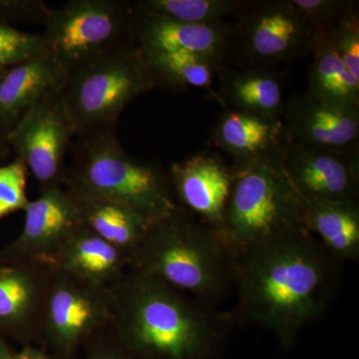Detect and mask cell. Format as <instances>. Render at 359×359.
<instances>
[{"label": "cell", "mask_w": 359, "mask_h": 359, "mask_svg": "<svg viewBox=\"0 0 359 359\" xmlns=\"http://www.w3.org/2000/svg\"><path fill=\"white\" fill-rule=\"evenodd\" d=\"M50 266L84 282L112 289L129 271L131 257L82 224L59 245Z\"/></svg>", "instance_id": "obj_17"}, {"label": "cell", "mask_w": 359, "mask_h": 359, "mask_svg": "<svg viewBox=\"0 0 359 359\" xmlns=\"http://www.w3.org/2000/svg\"><path fill=\"white\" fill-rule=\"evenodd\" d=\"M236 268L237 252L224 233L181 207L150 226L130 266L216 306L235 290Z\"/></svg>", "instance_id": "obj_3"}, {"label": "cell", "mask_w": 359, "mask_h": 359, "mask_svg": "<svg viewBox=\"0 0 359 359\" xmlns=\"http://www.w3.org/2000/svg\"><path fill=\"white\" fill-rule=\"evenodd\" d=\"M67 189L76 200L84 226L131 257L151 224L115 201L76 189Z\"/></svg>", "instance_id": "obj_22"}, {"label": "cell", "mask_w": 359, "mask_h": 359, "mask_svg": "<svg viewBox=\"0 0 359 359\" xmlns=\"http://www.w3.org/2000/svg\"><path fill=\"white\" fill-rule=\"evenodd\" d=\"M341 262L304 229L287 231L237 255L231 309L236 325L263 327L289 349L327 313L339 287Z\"/></svg>", "instance_id": "obj_1"}, {"label": "cell", "mask_w": 359, "mask_h": 359, "mask_svg": "<svg viewBox=\"0 0 359 359\" xmlns=\"http://www.w3.org/2000/svg\"><path fill=\"white\" fill-rule=\"evenodd\" d=\"M65 71L46 50L13 66L0 76V133L8 136L26 111L62 87Z\"/></svg>", "instance_id": "obj_18"}, {"label": "cell", "mask_w": 359, "mask_h": 359, "mask_svg": "<svg viewBox=\"0 0 359 359\" xmlns=\"http://www.w3.org/2000/svg\"><path fill=\"white\" fill-rule=\"evenodd\" d=\"M356 80H359V13L355 2L339 22L325 36Z\"/></svg>", "instance_id": "obj_26"}, {"label": "cell", "mask_w": 359, "mask_h": 359, "mask_svg": "<svg viewBox=\"0 0 359 359\" xmlns=\"http://www.w3.org/2000/svg\"><path fill=\"white\" fill-rule=\"evenodd\" d=\"M167 174L179 207L223 233L233 166L216 153L200 152L174 163Z\"/></svg>", "instance_id": "obj_14"}, {"label": "cell", "mask_w": 359, "mask_h": 359, "mask_svg": "<svg viewBox=\"0 0 359 359\" xmlns=\"http://www.w3.org/2000/svg\"><path fill=\"white\" fill-rule=\"evenodd\" d=\"M28 171L20 159L0 166V219L23 211L29 205L27 197Z\"/></svg>", "instance_id": "obj_29"}, {"label": "cell", "mask_w": 359, "mask_h": 359, "mask_svg": "<svg viewBox=\"0 0 359 359\" xmlns=\"http://www.w3.org/2000/svg\"><path fill=\"white\" fill-rule=\"evenodd\" d=\"M108 327L85 344L84 359H134L120 346Z\"/></svg>", "instance_id": "obj_31"}, {"label": "cell", "mask_w": 359, "mask_h": 359, "mask_svg": "<svg viewBox=\"0 0 359 359\" xmlns=\"http://www.w3.org/2000/svg\"><path fill=\"white\" fill-rule=\"evenodd\" d=\"M25 212L20 236L1 250L20 261L50 266L59 245L83 224L76 200L65 186L41 191L37 199L30 200Z\"/></svg>", "instance_id": "obj_12"}, {"label": "cell", "mask_w": 359, "mask_h": 359, "mask_svg": "<svg viewBox=\"0 0 359 359\" xmlns=\"http://www.w3.org/2000/svg\"><path fill=\"white\" fill-rule=\"evenodd\" d=\"M156 84L177 90L209 89L219 71L207 59L187 52L144 54Z\"/></svg>", "instance_id": "obj_25"}, {"label": "cell", "mask_w": 359, "mask_h": 359, "mask_svg": "<svg viewBox=\"0 0 359 359\" xmlns=\"http://www.w3.org/2000/svg\"><path fill=\"white\" fill-rule=\"evenodd\" d=\"M212 141L233 164L261 159L287 147L282 118H269L226 109L212 129Z\"/></svg>", "instance_id": "obj_19"}, {"label": "cell", "mask_w": 359, "mask_h": 359, "mask_svg": "<svg viewBox=\"0 0 359 359\" xmlns=\"http://www.w3.org/2000/svg\"><path fill=\"white\" fill-rule=\"evenodd\" d=\"M283 163L302 199L359 202V153L287 143Z\"/></svg>", "instance_id": "obj_13"}, {"label": "cell", "mask_w": 359, "mask_h": 359, "mask_svg": "<svg viewBox=\"0 0 359 359\" xmlns=\"http://www.w3.org/2000/svg\"><path fill=\"white\" fill-rule=\"evenodd\" d=\"M302 223L342 264L359 259V202L302 199Z\"/></svg>", "instance_id": "obj_20"}, {"label": "cell", "mask_w": 359, "mask_h": 359, "mask_svg": "<svg viewBox=\"0 0 359 359\" xmlns=\"http://www.w3.org/2000/svg\"><path fill=\"white\" fill-rule=\"evenodd\" d=\"M157 87L134 43L94 59L66 76L63 101L76 135L116 120L142 94Z\"/></svg>", "instance_id": "obj_6"}, {"label": "cell", "mask_w": 359, "mask_h": 359, "mask_svg": "<svg viewBox=\"0 0 359 359\" xmlns=\"http://www.w3.org/2000/svg\"><path fill=\"white\" fill-rule=\"evenodd\" d=\"M51 266L20 261L0 252V335L39 346Z\"/></svg>", "instance_id": "obj_11"}, {"label": "cell", "mask_w": 359, "mask_h": 359, "mask_svg": "<svg viewBox=\"0 0 359 359\" xmlns=\"http://www.w3.org/2000/svg\"><path fill=\"white\" fill-rule=\"evenodd\" d=\"M44 49L41 34L21 32L11 25H0V71L20 65Z\"/></svg>", "instance_id": "obj_27"}, {"label": "cell", "mask_w": 359, "mask_h": 359, "mask_svg": "<svg viewBox=\"0 0 359 359\" xmlns=\"http://www.w3.org/2000/svg\"><path fill=\"white\" fill-rule=\"evenodd\" d=\"M252 1L243 0H140L131 4L133 13L189 25H211L237 18Z\"/></svg>", "instance_id": "obj_24"}, {"label": "cell", "mask_w": 359, "mask_h": 359, "mask_svg": "<svg viewBox=\"0 0 359 359\" xmlns=\"http://www.w3.org/2000/svg\"><path fill=\"white\" fill-rule=\"evenodd\" d=\"M6 142H8L7 141V137L0 133V159H1V156L4 155V150H6Z\"/></svg>", "instance_id": "obj_34"}, {"label": "cell", "mask_w": 359, "mask_h": 359, "mask_svg": "<svg viewBox=\"0 0 359 359\" xmlns=\"http://www.w3.org/2000/svg\"><path fill=\"white\" fill-rule=\"evenodd\" d=\"M306 18L316 39L325 36L334 27L355 1L349 0H290Z\"/></svg>", "instance_id": "obj_28"}, {"label": "cell", "mask_w": 359, "mask_h": 359, "mask_svg": "<svg viewBox=\"0 0 359 359\" xmlns=\"http://www.w3.org/2000/svg\"><path fill=\"white\" fill-rule=\"evenodd\" d=\"M43 25L45 50L66 76L94 59L134 43L133 9L120 0H70L49 9Z\"/></svg>", "instance_id": "obj_7"}, {"label": "cell", "mask_w": 359, "mask_h": 359, "mask_svg": "<svg viewBox=\"0 0 359 359\" xmlns=\"http://www.w3.org/2000/svg\"><path fill=\"white\" fill-rule=\"evenodd\" d=\"M4 71H6V70H4ZM4 71H0V76H1L2 74H4Z\"/></svg>", "instance_id": "obj_35"}, {"label": "cell", "mask_w": 359, "mask_h": 359, "mask_svg": "<svg viewBox=\"0 0 359 359\" xmlns=\"http://www.w3.org/2000/svg\"><path fill=\"white\" fill-rule=\"evenodd\" d=\"M308 92L321 102L347 111H359V80L351 74L327 37L316 39Z\"/></svg>", "instance_id": "obj_23"}, {"label": "cell", "mask_w": 359, "mask_h": 359, "mask_svg": "<svg viewBox=\"0 0 359 359\" xmlns=\"http://www.w3.org/2000/svg\"><path fill=\"white\" fill-rule=\"evenodd\" d=\"M13 351H11L6 339L0 335V359H13Z\"/></svg>", "instance_id": "obj_33"}, {"label": "cell", "mask_w": 359, "mask_h": 359, "mask_svg": "<svg viewBox=\"0 0 359 359\" xmlns=\"http://www.w3.org/2000/svg\"><path fill=\"white\" fill-rule=\"evenodd\" d=\"M111 313V289L51 266L37 346L51 359H78L88 340L109 325Z\"/></svg>", "instance_id": "obj_8"}, {"label": "cell", "mask_w": 359, "mask_h": 359, "mask_svg": "<svg viewBox=\"0 0 359 359\" xmlns=\"http://www.w3.org/2000/svg\"><path fill=\"white\" fill-rule=\"evenodd\" d=\"M216 98L226 109L282 119L287 103L282 76L269 67L224 73Z\"/></svg>", "instance_id": "obj_21"}, {"label": "cell", "mask_w": 359, "mask_h": 359, "mask_svg": "<svg viewBox=\"0 0 359 359\" xmlns=\"http://www.w3.org/2000/svg\"><path fill=\"white\" fill-rule=\"evenodd\" d=\"M111 292L108 327L134 359H212L236 327L230 311L134 269Z\"/></svg>", "instance_id": "obj_2"}, {"label": "cell", "mask_w": 359, "mask_h": 359, "mask_svg": "<svg viewBox=\"0 0 359 359\" xmlns=\"http://www.w3.org/2000/svg\"><path fill=\"white\" fill-rule=\"evenodd\" d=\"M132 33L142 53L196 54L209 60L219 72L231 52V27L226 22L189 25L133 13Z\"/></svg>", "instance_id": "obj_16"}, {"label": "cell", "mask_w": 359, "mask_h": 359, "mask_svg": "<svg viewBox=\"0 0 359 359\" xmlns=\"http://www.w3.org/2000/svg\"><path fill=\"white\" fill-rule=\"evenodd\" d=\"M283 121L287 143L359 153V111L332 107L306 91L285 103Z\"/></svg>", "instance_id": "obj_15"}, {"label": "cell", "mask_w": 359, "mask_h": 359, "mask_svg": "<svg viewBox=\"0 0 359 359\" xmlns=\"http://www.w3.org/2000/svg\"><path fill=\"white\" fill-rule=\"evenodd\" d=\"M13 359H51L48 353L37 346H23L20 351L14 353Z\"/></svg>", "instance_id": "obj_32"}, {"label": "cell", "mask_w": 359, "mask_h": 359, "mask_svg": "<svg viewBox=\"0 0 359 359\" xmlns=\"http://www.w3.org/2000/svg\"><path fill=\"white\" fill-rule=\"evenodd\" d=\"M49 9L42 0H0V20L43 23Z\"/></svg>", "instance_id": "obj_30"}, {"label": "cell", "mask_w": 359, "mask_h": 359, "mask_svg": "<svg viewBox=\"0 0 359 359\" xmlns=\"http://www.w3.org/2000/svg\"><path fill=\"white\" fill-rule=\"evenodd\" d=\"M316 35L290 0L252 1L231 27L245 67H273L313 52Z\"/></svg>", "instance_id": "obj_9"}, {"label": "cell", "mask_w": 359, "mask_h": 359, "mask_svg": "<svg viewBox=\"0 0 359 359\" xmlns=\"http://www.w3.org/2000/svg\"><path fill=\"white\" fill-rule=\"evenodd\" d=\"M61 90L33 104L7 136L40 192L65 186L66 154L76 135Z\"/></svg>", "instance_id": "obj_10"}, {"label": "cell", "mask_w": 359, "mask_h": 359, "mask_svg": "<svg viewBox=\"0 0 359 359\" xmlns=\"http://www.w3.org/2000/svg\"><path fill=\"white\" fill-rule=\"evenodd\" d=\"M283 153L233 164L223 233L237 255L287 231L304 229L302 198L285 171Z\"/></svg>", "instance_id": "obj_5"}, {"label": "cell", "mask_w": 359, "mask_h": 359, "mask_svg": "<svg viewBox=\"0 0 359 359\" xmlns=\"http://www.w3.org/2000/svg\"><path fill=\"white\" fill-rule=\"evenodd\" d=\"M78 136L65 187L126 205L151 226L178 210L167 172L130 155L118 140L114 125Z\"/></svg>", "instance_id": "obj_4"}]
</instances>
